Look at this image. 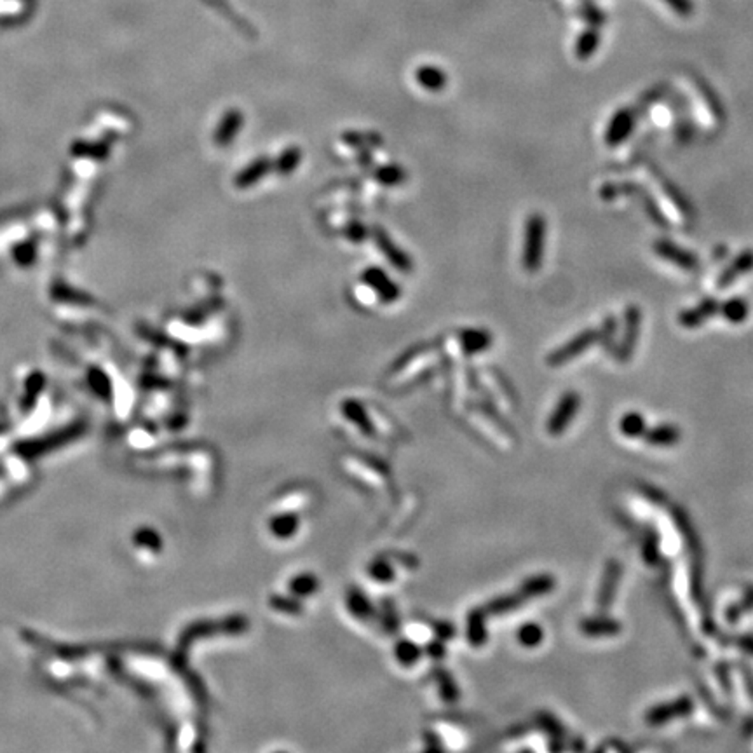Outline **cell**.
I'll use <instances>...</instances> for the list:
<instances>
[{"label": "cell", "instance_id": "cell-40", "mask_svg": "<svg viewBox=\"0 0 753 753\" xmlns=\"http://www.w3.org/2000/svg\"><path fill=\"white\" fill-rule=\"evenodd\" d=\"M739 645H741V649H745L748 654H753V638H750V637L741 638Z\"/></svg>", "mask_w": 753, "mask_h": 753}, {"label": "cell", "instance_id": "cell-11", "mask_svg": "<svg viewBox=\"0 0 753 753\" xmlns=\"http://www.w3.org/2000/svg\"><path fill=\"white\" fill-rule=\"evenodd\" d=\"M274 171V162L268 157H258L253 162L246 166L243 171L235 176V185L239 189H248V187H253L260 182L264 176H267L268 173Z\"/></svg>", "mask_w": 753, "mask_h": 753}, {"label": "cell", "instance_id": "cell-22", "mask_svg": "<svg viewBox=\"0 0 753 753\" xmlns=\"http://www.w3.org/2000/svg\"><path fill=\"white\" fill-rule=\"evenodd\" d=\"M342 414L346 415L349 421L358 424L359 427L363 429V433L368 434V436H373V431H375V429H373L365 408L361 407V403L356 401V399H346V401L342 403Z\"/></svg>", "mask_w": 753, "mask_h": 753}, {"label": "cell", "instance_id": "cell-38", "mask_svg": "<svg viewBox=\"0 0 753 753\" xmlns=\"http://www.w3.org/2000/svg\"><path fill=\"white\" fill-rule=\"evenodd\" d=\"M664 2H668V4H670L671 8L675 9L679 14H682V16L689 14L690 6H689V2H687V0H664Z\"/></svg>", "mask_w": 753, "mask_h": 753}, {"label": "cell", "instance_id": "cell-16", "mask_svg": "<svg viewBox=\"0 0 753 753\" xmlns=\"http://www.w3.org/2000/svg\"><path fill=\"white\" fill-rule=\"evenodd\" d=\"M644 438L653 447H673L680 441L682 433L675 424H661L653 429H647Z\"/></svg>", "mask_w": 753, "mask_h": 753}, {"label": "cell", "instance_id": "cell-10", "mask_svg": "<svg viewBox=\"0 0 753 753\" xmlns=\"http://www.w3.org/2000/svg\"><path fill=\"white\" fill-rule=\"evenodd\" d=\"M624 319H626V330H624L623 342L619 347V356L621 359H628L633 354V349L637 346L638 339V330H640V319L641 314L640 309L637 306H630L624 312Z\"/></svg>", "mask_w": 753, "mask_h": 753}, {"label": "cell", "instance_id": "cell-36", "mask_svg": "<svg viewBox=\"0 0 753 753\" xmlns=\"http://www.w3.org/2000/svg\"><path fill=\"white\" fill-rule=\"evenodd\" d=\"M595 47H597V39L593 37V35H584V37L579 41V45H577V54L579 58H588L591 52L595 51Z\"/></svg>", "mask_w": 753, "mask_h": 753}, {"label": "cell", "instance_id": "cell-30", "mask_svg": "<svg viewBox=\"0 0 753 753\" xmlns=\"http://www.w3.org/2000/svg\"><path fill=\"white\" fill-rule=\"evenodd\" d=\"M347 608L352 612V615L359 617V619H368L370 615L373 614V607L368 602V598L358 591V589H351L347 593Z\"/></svg>", "mask_w": 753, "mask_h": 753}, {"label": "cell", "instance_id": "cell-8", "mask_svg": "<svg viewBox=\"0 0 753 753\" xmlns=\"http://www.w3.org/2000/svg\"><path fill=\"white\" fill-rule=\"evenodd\" d=\"M635 117L631 110H619L608 123L607 131H605V143L608 147H615L623 143L633 131Z\"/></svg>", "mask_w": 753, "mask_h": 753}, {"label": "cell", "instance_id": "cell-29", "mask_svg": "<svg viewBox=\"0 0 753 753\" xmlns=\"http://www.w3.org/2000/svg\"><path fill=\"white\" fill-rule=\"evenodd\" d=\"M375 180L384 187L401 185L407 180V171L398 165H385L375 171Z\"/></svg>", "mask_w": 753, "mask_h": 753}, {"label": "cell", "instance_id": "cell-33", "mask_svg": "<svg viewBox=\"0 0 753 753\" xmlns=\"http://www.w3.org/2000/svg\"><path fill=\"white\" fill-rule=\"evenodd\" d=\"M436 677H438V682H440V690L445 701L448 703L455 701V699H457V694L459 692H457V687L454 686V680L450 679V675L441 671V673H436Z\"/></svg>", "mask_w": 753, "mask_h": 753}, {"label": "cell", "instance_id": "cell-3", "mask_svg": "<svg viewBox=\"0 0 753 753\" xmlns=\"http://www.w3.org/2000/svg\"><path fill=\"white\" fill-rule=\"evenodd\" d=\"M361 281L366 286L372 288L376 297H379V300L384 304H394L401 297V288H399V284L394 283L389 277V274L385 273L384 268L376 267V265H370V267H366L363 271Z\"/></svg>", "mask_w": 753, "mask_h": 753}, {"label": "cell", "instance_id": "cell-28", "mask_svg": "<svg viewBox=\"0 0 753 753\" xmlns=\"http://www.w3.org/2000/svg\"><path fill=\"white\" fill-rule=\"evenodd\" d=\"M516 637H518L520 645H523L527 649H535L544 640V630L537 623H525L520 626Z\"/></svg>", "mask_w": 753, "mask_h": 753}, {"label": "cell", "instance_id": "cell-23", "mask_svg": "<svg viewBox=\"0 0 753 753\" xmlns=\"http://www.w3.org/2000/svg\"><path fill=\"white\" fill-rule=\"evenodd\" d=\"M300 162H302V150L299 147H288L279 153V157L274 162V171L281 176H288L297 171Z\"/></svg>", "mask_w": 753, "mask_h": 753}, {"label": "cell", "instance_id": "cell-6", "mask_svg": "<svg viewBox=\"0 0 753 753\" xmlns=\"http://www.w3.org/2000/svg\"><path fill=\"white\" fill-rule=\"evenodd\" d=\"M694 708V703L690 701L689 697H679L675 701L663 703V705H657L654 708H650L647 712L645 720L650 723V725H661V723H666L668 720L679 719V717L690 715Z\"/></svg>", "mask_w": 753, "mask_h": 753}, {"label": "cell", "instance_id": "cell-12", "mask_svg": "<svg viewBox=\"0 0 753 753\" xmlns=\"http://www.w3.org/2000/svg\"><path fill=\"white\" fill-rule=\"evenodd\" d=\"M459 342L466 354H480L492 346V333L481 328H466L459 333Z\"/></svg>", "mask_w": 753, "mask_h": 753}, {"label": "cell", "instance_id": "cell-32", "mask_svg": "<svg viewBox=\"0 0 753 753\" xmlns=\"http://www.w3.org/2000/svg\"><path fill=\"white\" fill-rule=\"evenodd\" d=\"M368 574L373 581L382 582V584L394 581V569H392V565L388 562V560H382V558L373 560V562L370 563Z\"/></svg>", "mask_w": 753, "mask_h": 753}, {"label": "cell", "instance_id": "cell-15", "mask_svg": "<svg viewBox=\"0 0 753 753\" xmlns=\"http://www.w3.org/2000/svg\"><path fill=\"white\" fill-rule=\"evenodd\" d=\"M415 81L422 89L438 93V91L445 89L448 77L441 68L433 67V65H422L415 70Z\"/></svg>", "mask_w": 753, "mask_h": 753}, {"label": "cell", "instance_id": "cell-13", "mask_svg": "<svg viewBox=\"0 0 753 753\" xmlns=\"http://www.w3.org/2000/svg\"><path fill=\"white\" fill-rule=\"evenodd\" d=\"M752 268H753V251L746 250L745 253H741L738 258H734L729 267L723 268L722 274L719 276V283H717V286L719 288L731 286V284L734 283L739 276L750 273Z\"/></svg>", "mask_w": 753, "mask_h": 753}, {"label": "cell", "instance_id": "cell-31", "mask_svg": "<svg viewBox=\"0 0 753 753\" xmlns=\"http://www.w3.org/2000/svg\"><path fill=\"white\" fill-rule=\"evenodd\" d=\"M720 312H722V316L725 317L729 323H734V325H738V323H743V321L748 317L750 309H748V304H746V300L731 299V300H728V302L720 306Z\"/></svg>", "mask_w": 753, "mask_h": 753}, {"label": "cell", "instance_id": "cell-7", "mask_svg": "<svg viewBox=\"0 0 753 753\" xmlns=\"http://www.w3.org/2000/svg\"><path fill=\"white\" fill-rule=\"evenodd\" d=\"M654 251L659 255L661 258H664L666 262L675 264L677 267L683 268V271H696L697 268V258L692 253H689L683 248L677 246L675 243L666 241V239H659L654 243Z\"/></svg>", "mask_w": 753, "mask_h": 753}, {"label": "cell", "instance_id": "cell-25", "mask_svg": "<svg viewBox=\"0 0 753 753\" xmlns=\"http://www.w3.org/2000/svg\"><path fill=\"white\" fill-rule=\"evenodd\" d=\"M525 598L522 597V593H509L504 595V597L496 598V600L490 602L485 607L487 615H497V614H506V612L513 611V608H518L520 605L525 604Z\"/></svg>", "mask_w": 753, "mask_h": 753}, {"label": "cell", "instance_id": "cell-26", "mask_svg": "<svg viewBox=\"0 0 753 753\" xmlns=\"http://www.w3.org/2000/svg\"><path fill=\"white\" fill-rule=\"evenodd\" d=\"M394 656L401 666H414L422 656V649L412 640H399L394 647Z\"/></svg>", "mask_w": 753, "mask_h": 753}, {"label": "cell", "instance_id": "cell-9", "mask_svg": "<svg viewBox=\"0 0 753 753\" xmlns=\"http://www.w3.org/2000/svg\"><path fill=\"white\" fill-rule=\"evenodd\" d=\"M719 310H720V304L717 302L715 299H705L701 304H699V306L680 312L679 323L680 326H683V328H696V326H701L703 323H706V319L715 316Z\"/></svg>", "mask_w": 753, "mask_h": 753}, {"label": "cell", "instance_id": "cell-24", "mask_svg": "<svg viewBox=\"0 0 753 753\" xmlns=\"http://www.w3.org/2000/svg\"><path fill=\"white\" fill-rule=\"evenodd\" d=\"M290 593L295 598H306L310 597L312 593H316L317 588H319V581L314 574H299L295 575L293 579H290Z\"/></svg>", "mask_w": 753, "mask_h": 753}, {"label": "cell", "instance_id": "cell-34", "mask_svg": "<svg viewBox=\"0 0 753 753\" xmlns=\"http://www.w3.org/2000/svg\"><path fill=\"white\" fill-rule=\"evenodd\" d=\"M370 235V231L365 227L363 224H359V222H351V224L347 225L346 229V237L349 239V241H352V243H363V241H366Z\"/></svg>", "mask_w": 753, "mask_h": 753}, {"label": "cell", "instance_id": "cell-5", "mask_svg": "<svg viewBox=\"0 0 753 753\" xmlns=\"http://www.w3.org/2000/svg\"><path fill=\"white\" fill-rule=\"evenodd\" d=\"M579 407H581V396L574 391H569L560 398L558 405L553 410L551 417L548 422V431L553 436H558L565 431L569 424L574 421V417L577 415Z\"/></svg>", "mask_w": 753, "mask_h": 753}, {"label": "cell", "instance_id": "cell-19", "mask_svg": "<svg viewBox=\"0 0 753 753\" xmlns=\"http://www.w3.org/2000/svg\"><path fill=\"white\" fill-rule=\"evenodd\" d=\"M300 525L299 516L295 513H283V515H276L271 522H268V530L276 539H290L297 533Z\"/></svg>", "mask_w": 753, "mask_h": 753}, {"label": "cell", "instance_id": "cell-18", "mask_svg": "<svg viewBox=\"0 0 753 753\" xmlns=\"http://www.w3.org/2000/svg\"><path fill=\"white\" fill-rule=\"evenodd\" d=\"M555 586H556V581L553 575L541 574V575H533V577L527 579V581L520 586L518 591L522 593V597L525 598V600H532V598L551 593L553 589H555Z\"/></svg>", "mask_w": 753, "mask_h": 753}, {"label": "cell", "instance_id": "cell-2", "mask_svg": "<svg viewBox=\"0 0 753 753\" xmlns=\"http://www.w3.org/2000/svg\"><path fill=\"white\" fill-rule=\"evenodd\" d=\"M600 340V330H584L579 335H575L574 339H571L569 342L563 343L562 347H558L556 351H553L548 356V365L549 366H563L567 365L571 359L577 358L582 352L588 351L589 347L593 346L595 342Z\"/></svg>", "mask_w": 753, "mask_h": 753}, {"label": "cell", "instance_id": "cell-4", "mask_svg": "<svg viewBox=\"0 0 753 753\" xmlns=\"http://www.w3.org/2000/svg\"><path fill=\"white\" fill-rule=\"evenodd\" d=\"M370 234H372L373 241H375V246H379V250H381L382 255L391 262L392 267L398 268L399 273H405V274L414 271V262H412V258L408 257L407 251H403L401 248L392 241V237L384 231V229L375 225V227L370 231Z\"/></svg>", "mask_w": 753, "mask_h": 753}, {"label": "cell", "instance_id": "cell-35", "mask_svg": "<svg viewBox=\"0 0 753 753\" xmlns=\"http://www.w3.org/2000/svg\"><path fill=\"white\" fill-rule=\"evenodd\" d=\"M271 605H273L276 611H283L286 614H300L302 612V605L297 600H288L283 597H273L271 598Z\"/></svg>", "mask_w": 753, "mask_h": 753}, {"label": "cell", "instance_id": "cell-37", "mask_svg": "<svg viewBox=\"0 0 753 753\" xmlns=\"http://www.w3.org/2000/svg\"><path fill=\"white\" fill-rule=\"evenodd\" d=\"M433 630L434 633H436V637L443 641L454 637V626H452L450 623H436Z\"/></svg>", "mask_w": 753, "mask_h": 753}, {"label": "cell", "instance_id": "cell-20", "mask_svg": "<svg viewBox=\"0 0 753 753\" xmlns=\"http://www.w3.org/2000/svg\"><path fill=\"white\" fill-rule=\"evenodd\" d=\"M485 619V608H476V611L469 612V617H467V638H469L471 645H474V647H481L487 641Z\"/></svg>", "mask_w": 753, "mask_h": 753}, {"label": "cell", "instance_id": "cell-39", "mask_svg": "<svg viewBox=\"0 0 753 753\" xmlns=\"http://www.w3.org/2000/svg\"><path fill=\"white\" fill-rule=\"evenodd\" d=\"M427 654H431V657H434V659H440V657H443V654H445L443 640H440V638H438V641H433V644L429 645Z\"/></svg>", "mask_w": 753, "mask_h": 753}, {"label": "cell", "instance_id": "cell-21", "mask_svg": "<svg viewBox=\"0 0 753 753\" xmlns=\"http://www.w3.org/2000/svg\"><path fill=\"white\" fill-rule=\"evenodd\" d=\"M241 127H243V114L239 112V110H231V112L224 117L220 127H218L217 142L220 143V145H229V143L234 140L235 134L241 131Z\"/></svg>", "mask_w": 753, "mask_h": 753}, {"label": "cell", "instance_id": "cell-14", "mask_svg": "<svg viewBox=\"0 0 753 753\" xmlns=\"http://www.w3.org/2000/svg\"><path fill=\"white\" fill-rule=\"evenodd\" d=\"M621 572H623V567H621L619 562H608L607 569H605L604 581H602L600 593H598V608H602V611H605L611 605L617 582L621 579Z\"/></svg>", "mask_w": 753, "mask_h": 753}, {"label": "cell", "instance_id": "cell-17", "mask_svg": "<svg viewBox=\"0 0 753 753\" xmlns=\"http://www.w3.org/2000/svg\"><path fill=\"white\" fill-rule=\"evenodd\" d=\"M579 628H581V633L588 635V637H612V635H619L621 630H623L619 621L611 619V617L584 619L581 621Z\"/></svg>", "mask_w": 753, "mask_h": 753}, {"label": "cell", "instance_id": "cell-1", "mask_svg": "<svg viewBox=\"0 0 753 753\" xmlns=\"http://www.w3.org/2000/svg\"><path fill=\"white\" fill-rule=\"evenodd\" d=\"M546 234H548L546 218L539 213H532L527 218L525 239H523L522 264L527 273H537L541 268L546 248Z\"/></svg>", "mask_w": 753, "mask_h": 753}, {"label": "cell", "instance_id": "cell-27", "mask_svg": "<svg viewBox=\"0 0 753 753\" xmlns=\"http://www.w3.org/2000/svg\"><path fill=\"white\" fill-rule=\"evenodd\" d=\"M621 433L628 438H640L644 436L645 431H647V425H645L644 415L638 414V412H628L623 415L619 422Z\"/></svg>", "mask_w": 753, "mask_h": 753}]
</instances>
